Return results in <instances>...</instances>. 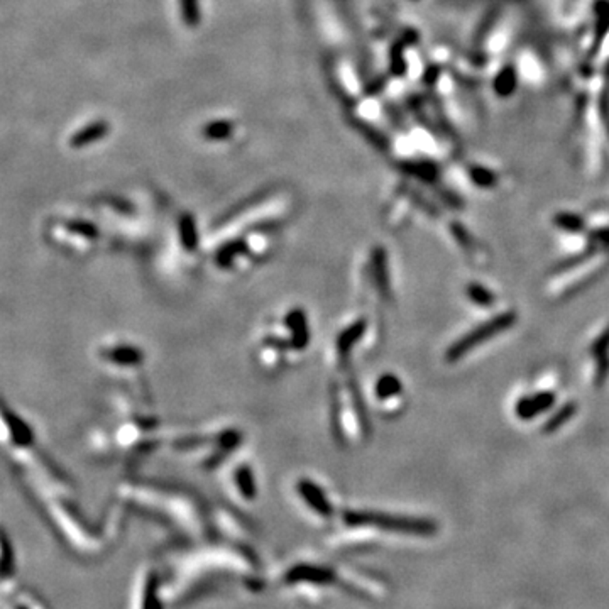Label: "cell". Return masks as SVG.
<instances>
[{"mask_svg":"<svg viewBox=\"0 0 609 609\" xmlns=\"http://www.w3.org/2000/svg\"><path fill=\"white\" fill-rule=\"evenodd\" d=\"M168 243L169 254L176 262V269H186V273H192L195 266L200 262L203 247V237L192 214L182 212L176 215L171 223V236Z\"/></svg>","mask_w":609,"mask_h":609,"instance_id":"4","label":"cell"},{"mask_svg":"<svg viewBox=\"0 0 609 609\" xmlns=\"http://www.w3.org/2000/svg\"><path fill=\"white\" fill-rule=\"evenodd\" d=\"M105 131H107V125H103V124H95V125H90V127H86V129H84V131H78L77 134L73 136V139H71V146H84V144H92L93 140H99L100 138H102L103 134H105Z\"/></svg>","mask_w":609,"mask_h":609,"instance_id":"12","label":"cell"},{"mask_svg":"<svg viewBox=\"0 0 609 609\" xmlns=\"http://www.w3.org/2000/svg\"><path fill=\"white\" fill-rule=\"evenodd\" d=\"M574 412H575V405H574V403H571V405H565L564 408H562L560 412H558L557 415H555L552 420L549 421V425H547V427H545V430L550 432V430H555V428H558L562 423H565V421H567L569 418L574 415Z\"/></svg>","mask_w":609,"mask_h":609,"instance_id":"13","label":"cell"},{"mask_svg":"<svg viewBox=\"0 0 609 609\" xmlns=\"http://www.w3.org/2000/svg\"><path fill=\"white\" fill-rule=\"evenodd\" d=\"M514 322H517V313L513 312L503 313V315H498L495 316V319H491L489 322H484L481 327H477V329H474L472 332L464 335L459 342H456V344L447 351L445 359L449 360V362H456V360L462 359L464 356L469 354L474 347L484 344L486 340H489V338L495 337V335L511 329Z\"/></svg>","mask_w":609,"mask_h":609,"instance_id":"6","label":"cell"},{"mask_svg":"<svg viewBox=\"0 0 609 609\" xmlns=\"http://www.w3.org/2000/svg\"><path fill=\"white\" fill-rule=\"evenodd\" d=\"M367 330V322L366 320H356V322L349 323L347 327L340 330L334 338L332 345V356L337 367L344 369L347 366L349 359L354 354V347L359 344L360 338L364 337Z\"/></svg>","mask_w":609,"mask_h":609,"instance_id":"7","label":"cell"},{"mask_svg":"<svg viewBox=\"0 0 609 609\" xmlns=\"http://www.w3.org/2000/svg\"><path fill=\"white\" fill-rule=\"evenodd\" d=\"M293 208V201L284 193L259 195L254 200L247 201L243 207L236 208L232 215L215 225L208 243L249 232L262 227H281Z\"/></svg>","mask_w":609,"mask_h":609,"instance_id":"2","label":"cell"},{"mask_svg":"<svg viewBox=\"0 0 609 609\" xmlns=\"http://www.w3.org/2000/svg\"><path fill=\"white\" fill-rule=\"evenodd\" d=\"M555 396L552 393H540V395L533 396V398H523L518 403V415L521 418H533L540 413H543L545 410H549L554 405Z\"/></svg>","mask_w":609,"mask_h":609,"instance_id":"8","label":"cell"},{"mask_svg":"<svg viewBox=\"0 0 609 609\" xmlns=\"http://www.w3.org/2000/svg\"><path fill=\"white\" fill-rule=\"evenodd\" d=\"M555 222H557L558 227H562V229L565 230H571V232H577V230L584 225L581 219L575 217V215H560V217L555 219Z\"/></svg>","mask_w":609,"mask_h":609,"instance_id":"15","label":"cell"},{"mask_svg":"<svg viewBox=\"0 0 609 609\" xmlns=\"http://www.w3.org/2000/svg\"><path fill=\"white\" fill-rule=\"evenodd\" d=\"M182 10H183V17H185L190 24L195 23V17L198 16L197 0H182Z\"/></svg>","mask_w":609,"mask_h":609,"instance_id":"16","label":"cell"},{"mask_svg":"<svg viewBox=\"0 0 609 609\" xmlns=\"http://www.w3.org/2000/svg\"><path fill=\"white\" fill-rule=\"evenodd\" d=\"M97 360L105 369L119 374H138L147 360V354L134 340L109 338L95 351Z\"/></svg>","mask_w":609,"mask_h":609,"instance_id":"5","label":"cell"},{"mask_svg":"<svg viewBox=\"0 0 609 609\" xmlns=\"http://www.w3.org/2000/svg\"><path fill=\"white\" fill-rule=\"evenodd\" d=\"M234 482H236V488L239 489V493L246 498L254 496L256 493V484H254V472H252L249 464H239L234 471Z\"/></svg>","mask_w":609,"mask_h":609,"instance_id":"10","label":"cell"},{"mask_svg":"<svg viewBox=\"0 0 609 609\" xmlns=\"http://www.w3.org/2000/svg\"><path fill=\"white\" fill-rule=\"evenodd\" d=\"M469 298L474 303L477 305H491L493 303V295L489 293V290L479 286V284H471L469 288Z\"/></svg>","mask_w":609,"mask_h":609,"instance_id":"14","label":"cell"},{"mask_svg":"<svg viewBox=\"0 0 609 609\" xmlns=\"http://www.w3.org/2000/svg\"><path fill=\"white\" fill-rule=\"evenodd\" d=\"M312 322L300 305L288 306L264 323L256 338V364L264 373L276 374L300 362L312 344Z\"/></svg>","mask_w":609,"mask_h":609,"instance_id":"1","label":"cell"},{"mask_svg":"<svg viewBox=\"0 0 609 609\" xmlns=\"http://www.w3.org/2000/svg\"><path fill=\"white\" fill-rule=\"evenodd\" d=\"M399 391H401V383L393 374H384V376L377 377L376 384H374V396H376L377 401H386L389 398H395Z\"/></svg>","mask_w":609,"mask_h":609,"instance_id":"11","label":"cell"},{"mask_svg":"<svg viewBox=\"0 0 609 609\" xmlns=\"http://www.w3.org/2000/svg\"><path fill=\"white\" fill-rule=\"evenodd\" d=\"M45 237L64 254L88 256L102 246L103 225L99 217L58 214L46 221Z\"/></svg>","mask_w":609,"mask_h":609,"instance_id":"3","label":"cell"},{"mask_svg":"<svg viewBox=\"0 0 609 609\" xmlns=\"http://www.w3.org/2000/svg\"><path fill=\"white\" fill-rule=\"evenodd\" d=\"M593 354H594V358L597 359V364H599V366H597L596 380H597V384H601L604 380H606V376L609 373V359H608V356H609V327L606 330H604L603 335H601V337L594 342Z\"/></svg>","mask_w":609,"mask_h":609,"instance_id":"9","label":"cell"}]
</instances>
